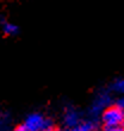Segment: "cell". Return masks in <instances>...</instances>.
Returning <instances> with one entry per match:
<instances>
[{"instance_id":"6da1fadb","label":"cell","mask_w":124,"mask_h":131,"mask_svg":"<svg viewBox=\"0 0 124 131\" xmlns=\"http://www.w3.org/2000/svg\"><path fill=\"white\" fill-rule=\"evenodd\" d=\"M99 119L103 125V129L123 128L124 112L115 104H111L101 111V113L99 114Z\"/></svg>"},{"instance_id":"7a4b0ae2","label":"cell","mask_w":124,"mask_h":131,"mask_svg":"<svg viewBox=\"0 0 124 131\" xmlns=\"http://www.w3.org/2000/svg\"><path fill=\"white\" fill-rule=\"evenodd\" d=\"M24 126L29 131H44L54 128L53 122L41 112H31L24 119Z\"/></svg>"},{"instance_id":"3957f363","label":"cell","mask_w":124,"mask_h":131,"mask_svg":"<svg viewBox=\"0 0 124 131\" xmlns=\"http://www.w3.org/2000/svg\"><path fill=\"white\" fill-rule=\"evenodd\" d=\"M112 103V98H111L110 93L106 92V91H101L100 93H98L96 95V98L93 99L92 104H91L90 108H88V113L92 116V117H98L101 111L107 107L109 105H111Z\"/></svg>"},{"instance_id":"277c9868","label":"cell","mask_w":124,"mask_h":131,"mask_svg":"<svg viewBox=\"0 0 124 131\" xmlns=\"http://www.w3.org/2000/svg\"><path fill=\"white\" fill-rule=\"evenodd\" d=\"M62 122H63L65 129H72L82 122V116L80 113V111H78L74 107H67L62 114Z\"/></svg>"},{"instance_id":"5b68a950","label":"cell","mask_w":124,"mask_h":131,"mask_svg":"<svg viewBox=\"0 0 124 131\" xmlns=\"http://www.w3.org/2000/svg\"><path fill=\"white\" fill-rule=\"evenodd\" d=\"M98 126L93 121H82L79 125L72 129H63L62 131H97Z\"/></svg>"},{"instance_id":"8992f818","label":"cell","mask_w":124,"mask_h":131,"mask_svg":"<svg viewBox=\"0 0 124 131\" xmlns=\"http://www.w3.org/2000/svg\"><path fill=\"white\" fill-rule=\"evenodd\" d=\"M1 30L7 36H14V35H17L19 32V26L17 24H14V23L5 20L1 23Z\"/></svg>"},{"instance_id":"52a82bcc","label":"cell","mask_w":124,"mask_h":131,"mask_svg":"<svg viewBox=\"0 0 124 131\" xmlns=\"http://www.w3.org/2000/svg\"><path fill=\"white\" fill-rule=\"evenodd\" d=\"M111 90L119 95H124V76L115 80L111 85Z\"/></svg>"},{"instance_id":"ba28073f","label":"cell","mask_w":124,"mask_h":131,"mask_svg":"<svg viewBox=\"0 0 124 131\" xmlns=\"http://www.w3.org/2000/svg\"><path fill=\"white\" fill-rule=\"evenodd\" d=\"M113 104L118 107V108H121V110L124 112V95H118V97L116 98Z\"/></svg>"},{"instance_id":"9c48e42d","label":"cell","mask_w":124,"mask_h":131,"mask_svg":"<svg viewBox=\"0 0 124 131\" xmlns=\"http://www.w3.org/2000/svg\"><path fill=\"white\" fill-rule=\"evenodd\" d=\"M11 131H29V130L24 126V124H18V125H16Z\"/></svg>"},{"instance_id":"30bf717a","label":"cell","mask_w":124,"mask_h":131,"mask_svg":"<svg viewBox=\"0 0 124 131\" xmlns=\"http://www.w3.org/2000/svg\"><path fill=\"white\" fill-rule=\"evenodd\" d=\"M103 131H124L123 128H110V129H103Z\"/></svg>"},{"instance_id":"8fae6325","label":"cell","mask_w":124,"mask_h":131,"mask_svg":"<svg viewBox=\"0 0 124 131\" xmlns=\"http://www.w3.org/2000/svg\"><path fill=\"white\" fill-rule=\"evenodd\" d=\"M5 125V114L0 113V126H4Z\"/></svg>"},{"instance_id":"7c38bea8","label":"cell","mask_w":124,"mask_h":131,"mask_svg":"<svg viewBox=\"0 0 124 131\" xmlns=\"http://www.w3.org/2000/svg\"><path fill=\"white\" fill-rule=\"evenodd\" d=\"M44 131H55V129L51 128V129H48V130H44Z\"/></svg>"},{"instance_id":"4fadbf2b","label":"cell","mask_w":124,"mask_h":131,"mask_svg":"<svg viewBox=\"0 0 124 131\" xmlns=\"http://www.w3.org/2000/svg\"><path fill=\"white\" fill-rule=\"evenodd\" d=\"M123 126H124V122H123Z\"/></svg>"}]
</instances>
